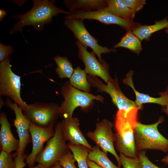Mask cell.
Listing matches in <instances>:
<instances>
[{"label": "cell", "mask_w": 168, "mask_h": 168, "mask_svg": "<svg viewBox=\"0 0 168 168\" xmlns=\"http://www.w3.org/2000/svg\"><path fill=\"white\" fill-rule=\"evenodd\" d=\"M162 93L168 97V84L166 88L164 91L162 92Z\"/></svg>", "instance_id": "39"}, {"label": "cell", "mask_w": 168, "mask_h": 168, "mask_svg": "<svg viewBox=\"0 0 168 168\" xmlns=\"http://www.w3.org/2000/svg\"><path fill=\"white\" fill-rule=\"evenodd\" d=\"M33 6L26 13L17 14L12 17L18 21L11 28L12 35L18 32H21L24 27L31 25L36 31L43 30L44 25L51 23L52 17L59 14L69 15L70 12L56 6L54 2L48 0H32Z\"/></svg>", "instance_id": "2"}, {"label": "cell", "mask_w": 168, "mask_h": 168, "mask_svg": "<svg viewBox=\"0 0 168 168\" xmlns=\"http://www.w3.org/2000/svg\"><path fill=\"white\" fill-rule=\"evenodd\" d=\"M60 93L64 100L59 106V116L63 119L72 118L74 110L77 107H80L84 111H88L93 107L94 100L103 102L104 100L100 95H94L76 89L69 81L63 84Z\"/></svg>", "instance_id": "3"}, {"label": "cell", "mask_w": 168, "mask_h": 168, "mask_svg": "<svg viewBox=\"0 0 168 168\" xmlns=\"http://www.w3.org/2000/svg\"><path fill=\"white\" fill-rule=\"evenodd\" d=\"M139 109L128 111L118 110L114 122L116 138L114 147L120 154L131 158L138 157L134 139V129L137 125Z\"/></svg>", "instance_id": "1"}, {"label": "cell", "mask_w": 168, "mask_h": 168, "mask_svg": "<svg viewBox=\"0 0 168 168\" xmlns=\"http://www.w3.org/2000/svg\"><path fill=\"white\" fill-rule=\"evenodd\" d=\"M107 7L113 13L124 19L133 21L135 13L126 5L124 0H106Z\"/></svg>", "instance_id": "20"}, {"label": "cell", "mask_w": 168, "mask_h": 168, "mask_svg": "<svg viewBox=\"0 0 168 168\" xmlns=\"http://www.w3.org/2000/svg\"><path fill=\"white\" fill-rule=\"evenodd\" d=\"M59 108L54 103L38 102L28 105L23 112L30 123L45 128L56 123L59 116Z\"/></svg>", "instance_id": "7"}, {"label": "cell", "mask_w": 168, "mask_h": 168, "mask_svg": "<svg viewBox=\"0 0 168 168\" xmlns=\"http://www.w3.org/2000/svg\"><path fill=\"white\" fill-rule=\"evenodd\" d=\"M87 76L85 70L78 67L74 69L69 82L76 89L89 93L91 85L88 81Z\"/></svg>", "instance_id": "23"}, {"label": "cell", "mask_w": 168, "mask_h": 168, "mask_svg": "<svg viewBox=\"0 0 168 168\" xmlns=\"http://www.w3.org/2000/svg\"><path fill=\"white\" fill-rule=\"evenodd\" d=\"M165 31L166 33L168 34V26L165 28Z\"/></svg>", "instance_id": "41"}, {"label": "cell", "mask_w": 168, "mask_h": 168, "mask_svg": "<svg viewBox=\"0 0 168 168\" xmlns=\"http://www.w3.org/2000/svg\"><path fill=\"white\" fill-rule=\"evenodd\" d=\"M54 135L47 142L42 151L36 156L35 162L42 165L45 168H49L70 150L62 133L61 122L54 127Z\"/></svg>", "instance_id": "6"}, {"label": "cell", "mask_w": 168, "mask_h": 168, "mask_svg": "<svg viewBox=\"0 0 168 168\" xmlns=\"http://www.w3.org/2000/svg\"><path fill=\"white\" fill-rule=\"evenodd\" d=\"M54 125L47 128H42L30 123V133L32 143L31 153L25 159L29 167L34 166L36 156L43 150L44 145L54 135Z\"/></svg>", "instance_id": "14"}, {"label": "cell", "mask_w": 168, "mask_h": 168, "mask_svg": "<svg viewBox=\"0 0 168 168\" xmlns=\"http://www.w3.org/2000/svg\"><path fill=\"white\" fill-rule=\"evenodd\" d=\"M88 159L102 168H121L115 165L108 157L107 154L97 145L93 146L90 150Z\"/></svg>", "instance_id": "21"}, {"label": "cell", "mask_w": 168, "mask_h": 168, "mask_svg": "<svg viewBox=\"0 0 168 168\" xmlns=\"http://www.w3.org/2000/svg\"><path fill=\"white\" fill-rule=\"evenodd\" d=\"M83 20L78 19H65L64 24L73 33L75 38L86 48L90 47L96 55L99 61L104 62L101 54L116 51L115 49H109L99 45L98 40L89 33L85 27Z\"/></svg>", "instance_id": "11"}, {"label": "cell", "mask_w": 168, "mask_h": 168, "mask_svg": "<svg viewBox=\"0 0 168 168\" xmlns=\"http://www.w3.org/2000/svg\"><path fill=\"white\" fill-rule=\"evenodd\" d=\"M164 120V117L161 116L153 124H145L138 122L134 130L135 146L137 152L149 149L168 152V139L158 129V126Z\"/></svg>", "instance_id": "4"}, {"label": "cell", "mask_w": 168, "mask_h": 168, "mask_svg": "<svg viewBox=\"0 0 168 168\" xmlns=\"http://www.w3.org/2000/svg\"><path fill=\"white\" fill-rule=\"evenodd\" d=\"M113 124L110 121L103 119L96 124V128L93 131L88 132L87 136L93 141L101 150L106 154L109 152L115 158L119 167L121 166L119 156L114 147L116 138L112 128Z\"/></svg>", "instance_id": "9"}, {"label": "cell", "mask_w": 168, "mask_h": 168, "mask_svg": "<svg viewBox=\"0 0 168 168\" xmlns=\"http://www.w3.org/2000/svg\"><path fill=\"white\" fill-rule=\"evenodd\" d=\"M65 17V19H78L81 20H94L105 24H115L119 26L127 31H132L140 25L138 23L120 18L111 12L107 7L94 11H83L76 10L70 12Z\"/></svg>", "instance_id": "8"}, {"label": "cell", "mask_w": 168, "mask_h": 168, "mask_svg": "<svg viewBox=\"0 0 168 168\" xmlns=\"http://www.w3.org/2000/svg\"><path fill=\"white\" fill-rule=\"evenodd\" d=\"M87 163L89 168H102L92 161L87 160Z\"/></svg>", "instance_id": "33"}, {"label": "cell", "mask_w": 168, "mask_h": 168, "mask_svg": "<svg viewBox=\"0 0 168 168\" xmlns=\"http://www.w3.org/2000/svg\"><path fill=\"white\" fill-rule=\"evenodd\" d=\"M87 77L91 86L96 88L99 91L104 92L110 95L112 102L118 110L128 111L137 107L134 101L129 99L122 92L116 77L114 79L112 78L106 84H104L97 77L89 75Z\"/></svg>", "instance_id": "10"}, {"label": "cell", "mask_w": 168, "mask_h": 168, "mask_svg": "<svg viewBox=\"0 0 168 168\" xmlns=\"http://www.w3.org/2000/svg\"><path fill=\"white\" fill-rule=\"evenodd\" d=\"M76 44L78 49V57L84 64V70L86 74L99 77L106 83L112 79L109 72V66L106 63H100L96 59L94 52H88L78 40L76 41Z\"/></svg>", "instance_id": "12"}, {"label": "cell", "mask_w": 168, "mask_h": 168, "mask_svg": "<svg viewBox=\"0 0 168 168\" xmlns=\"http://www.w3.org/2000/svg\"><path fill=\"white\" fill-rule=\"evenodd\" d=\"M6 15L7 12L4 9L0 10V20L1 21L3 19L4 16Z\"/></svg>", "instance_id": "34"}, {"label": "cell", "mask_w": 168, "mask_h": 168, "mask_svg": "<svg viewBox=\"0 0 168 168\" xmlns=\"http://www.w3.org/2000/svg\"><path fill=\"white\" fill-rule=\"evenodd\" d=\"M6 106L14 112L15 119L13 120V125L16 129L19 139L18 150L16 153H24L27 145L31 141L30 133V122L22 112V109L18 105L7 98Z\"/></svg>", "instance_id": "13"}, {"label": "cell", "mask_w": 168, "mask_h": 168, "mask_svg": "<svg viewBox=\"0 0 168 168\" xmlns=\"http://www.w3.org/2000/svg\"><path fill=\"white\" fill-rule=\"evenodd\" d=\"M75 161L73 155L70 150L58 161L63 168H77L75 165Z\"/></svg>", "instance_id": "28"}, {"label": "cell", "mask_w": 168, "mask_h": 168, "mask_svg": "<svg viewBox=\"0 0 168 168\" xmlns=\"http://www.w3.org/2000/svg\"><path fill=\"white\" fill-rule=\"evenodd\" d=\"M13 50V47L10 45H6L0 43V62H1L6 58L9 57Z\"/></svg>", "instance_id": "31"}, {"label": "cell", "mask_w": 168, "mask_h": 168, "mask_svg": "<svg viewBox=\"0 0 168 168\" xmlns=\"http://www.w3.org/2000/svg\"><path fill=\"white\" fill-rule=\"evenodd\" d=\"M119 158L123 168H142L138 157L131 158L120 154Z\"/></svg>", "instance_id": "26"}, {"label": "cell", "mask_w": 168, "mask_h": 168, "mask_svg": "<svg viewBox=\"0 0 168 168\" xmlns=\"http://www.w3.org/2000/svg\"><path fill=\"white\" fill-rule=\"evenodd\" d=\"M64 3L70 12L80 8L82 9L83 11L96 10L107 6L106 0H65Z\"/></svg>", "instance_id": "18"}, {"label": "cell", "mask_w": 168, "mask_h": 168, "mask_svg": "<svg viewBox=\"0 0 168 168\" xmlns=\"http://www.w3.org/2000/svg\"><path fill=\"white\" fill-rule=\"evenodd\" d=\"M128 7L136 13L141 10L146 3L145 0H124Z\"/></svg>", "instance_id": "29"}, {"label": "cell", "mask_w": 168, "mask_h": 168, "mask_svg": "<svg viewBox=\"0 0 168 168\" xmlns=\"http://www.w3.org/2000/svg\"><path fill=\"white\" fill-rule=\"evenodd\" d=\"M161 161L166 165H168V155L164 156L161 160Z\"/></svg>", "instance_id": "35"}, {"label": "cell", "mask_w": 168, "mask_h": 168, "mask_svg": "<svg viewBox=\"0 0 168 168\" xmlns=\"http://www.w3.org/2000/svg\"><path fill=\"white\" fill-rule=\"evenodd\" d=\"M161 110L162 111L164 112L168 116V105L162 106Z\"/></svg>", "instance_id": "37"}, {"label": "cell", "mask_w": 168, "mask_h": 168, "mask_svg": "<svg viewBox=\"0 0 168 168\" xmlns=\"http://www.w3.org/2000/svg\"><path fill=\"white\" fill-rule=\"evenodd\" d=\"M2 98H0V108L1 109V108H2V107L4 105V102L3 101V100L2 99Z\"/></svg>", "instance_id": "40"}, {"label": "cell", "mask_w": 168, "mask_h": 168, "mask_svg": "<svg viewBox=\"0 0 168 168\" xmlns=\"http://www.w3.org/2000/svg\"><path fill=\"white\" fill-rule=\"evenodd\" d=\"M123 47L139 54L142 50L141 41L131 31H127L120 41L114 48Z\"/></svg>", "instance_id": "22"}, {"label": "cell", "mask_w": 168, "mask_h": 168, "mask_svg": "<svg viewBox=\"0 0 168 168\" xmlns=\"http://www.w3.org/2000/svg\"><path fill=\"white\" fill-rule=\"evenodd\" d=\"M63 137L66 141L75 145H82L89 150L92 147L88 143L79 128V120L77 117L63 119L61 122Z\"/></svg>", "instance_id": "15"}, {"label": "cell", "mask_w": 168, "mask_h": 168, "mask_svg": "<svg viewBox=\"0 0 168 168\" xmlns=\"http://www.w3.org/2000/svg\"><path fill=\"white\" fill-rule=\"evenodd\" d=\"M0 124L1 151L7 153L13 151L17 152L19 147V140L13 135L11 130V124L5 112H1L0 114Z\"/></svg>", "instance_id": "16"}, {"label": "cell", "mask_w": 168, "mask_h": 168, "mask_svg": "<svg viewBox=\"0 0 168 168\" xmlns=\"http://www.w3.org/2000/svg\"><path fill=\"white\" fill-rule=\"evenodd\" d=\"M49 168H63L60 165L59 161L57 162Z\"/></svg>", "instance_id": "36"}, {"label": "cell", "mask_w": 168, "mask_h": 168, "mask_svg": "<svg viewBox=\"0 0 168 168\" xmlns=\"http://www.w3.org/2000/svg\"><path fill=\"white\" fill-rule=\"evenodd\" d=\"M13 154L3 151L0 153V168H15V162Z\"/></svg>", "instance_id": "27"}, {"label": "cell", "mask_w": 168, "mask_h": 168, "mask_svg": "<svg viewBox=\"0 0 168 168\" xmlns=\"http://www.w3.org/2000/svg\"><path fill=\"white\" fill-rule=\"evenodd\" d=\"M15 162V168H24L26 163L24 162L27 156L24 153H16L13 154Z\"/></svg>", "instance_id": "32"}, {"label": "cell", "mask_w": 168, "mask_h": 168, "mask_svg": "<svg viewBox=\"0 0 168 168\" xmlns=\"http://www.w3.org/2000/svg\"><path fill=\"white\" fill-rule=\"evenodd\" d=\"M53 59L57 66L56 69V72L58 77L62 79L65 78L70 79L74 69L67 58L58 55L54 57Z\"/></svg>", "instance_id": "24"}, {"label": "cell", "mask_w": 168, "mask_h": 168, "mask_svg": "<svg viewBox=\"0 0 168 168\" xmlns=\"http://www.w3.org/2000/svg\"><path fill=\"white\" fill-rule=\"evenodd\" d=\"M29 168H45V167L41 164L38 163L36 166H32L29 167Z\"/></svg>", "instance_id": "38"}, {"label": "cell", "mask_w": 168, "mask_h": 168, "mask_svg": "<svg viewBox=\"0 0 168 168\" xmlns=\"http://www.w3.org/2000/svg\"><path fill=\"white\" fill-rule=\"evenodd\" d=\"M168 26V19L166 17L161 21H156L152 25H140L134 28L132 32L141 41L149 40L152 34L166 28Z\"/></svg>", "instance_id": "19"}, {"label": "cell", "mask_w": 168, "mask_h": 168, "mask_svg": "<svg viewBox=\"0 0 168 168\" xmlns=\"http://www.w3.org/2000/svg\"><path fill=\"white\" fill-rule=\"evenodd\" d=\"M133 71L130 70L126 74V76L123 80V82L130 86L134 92L136 100L134 102L139 110L142 109L144 104L152 103L157 104L162 106L168 105V97L162 92L159 93L160 96L155 98L152 97L148 94L141 93L137 91L135 88L133 81Z\"/></svg>", "instance_id": "17"}, {"label": "cell", "mask_w": 168, "mask_h": 168, "mask_svg": "<svg viewBox=\"0 0 168 168\" xmlns=\"http://www.w3.org/2000/svg\"><path fill=\"white\" fill-rule=\"evenodd\" d=\"M67 145L77 163L78 168H89L87 160L90 150L82 145H72L69 143Z\"/></svg>", "instance_id": "25"}, {"label": "cell", "mask_w": 168, "mask_h": 168, "mask_svg": "<svg viewBox=\"0 0 168 168\" xmlns=\"http://www.w3.org/2000/svg\"><path fill=\"white\" fill-rule=\"evenodd\" d=\"M8 57L0 63V96H7L17 104L24 111L27 104L22 99L21 76L12 70Z\"/></svg>", "instance_id": "5"}, {"label": "cell", "mask_w": 168, "mask_h": 168, "mask_svg": "<svg viewBox=\"0 0 168 168\" xmlns=\"http://www.w3.org/2000/svg\"><path fill=\"white\" fill-rule=\"evenodd\" d=\"M137 154L142 168H160L148 159L146 155V152L144 151L138 152Z\"/></svg>", "instance_id": "30"}]
</instances>
